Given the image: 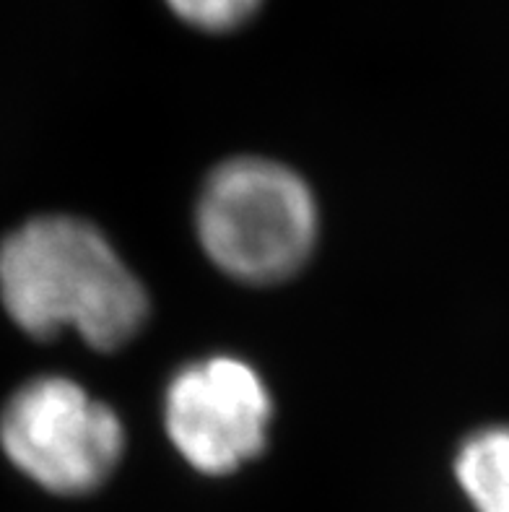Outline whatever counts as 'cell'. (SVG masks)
<instances>
[{
    "mask_svg": "<svg viewBox=\"0 0 509 512\" xmlns=\"http://www.w3.org/2000/svg\"><path fill=\"white\" fill-rule=\"evenodd\" d=\"M455 479L476 512H509V424L465 437L455 455Z\"/></svg>",
    "mask_w": 509,
    "mask_h": 512,
    "instance_id": "5",
    "label": "cell"
},
{
    "mask_svg": "<svg viewBox=\"0 0 509 512\" xmlns=\"http://www.w3.org/2000/svg\"><path fill=\"white\" fill-rule=\"evenodd\" d=\"M0 302L21 331H76L94 349L128 344L146 323L149 297L94 224L39 216L0 245Z\"/></svg>",
    "mask_w": 509,
    "mask_h": 512,
    "instance_id": "1",
    "label": "cell"
},
{
    "mask_svg": "<svg viewBox=\"0 0 509 512\" xmlns=\"http://www.w3.org/2000/svg\"><path fill=\"white\" fill-rule=\"evenodd\" d=\"M167 6L198 29L229 32L258 11L260 0H167Z\"/></svg>",
    "mask_w": 509,
    "mask_h": 512,
    "instance_id": "6",
    "label": "cell"
},
{
    "mask_svg": "<svg viewBox=\"0 0 509 512\" xmlns=\"http://www.w3.org/2000/svg\"><path fill=\"white\" fill-rule=\"evenodd\" d=\"M317 203L284 164L239 156L211 172L195 208L198 240L213 266L245 284H276L315 250Z\"/></svg>",
    "mask_w": 509,
    "mask_h": 512,
    "instance_id": "2",
    "label": "cell"
},
{
    "mask_svg": "<svg viewBox=\"0 0 509 512\" xmlns=\"http://www.w3.org/2000/svg\"><path fill=\"white\" fill-rule=\"evenodd\" d=\"M273 419L271 393L250 364L208 357L187 364L164 393V427L195 471L224 476L258 458Z\"/></svg>",
    "mask_w": 509,
    "mask_h": 512,
    "instance_id": "4",
    "label": "cell"
},
{
    "mask_svg": "<svg viewBox=\"0 0 509 512\" xmlns=\"http://www.w3.org/2000/svg\"><path fill=\"white\" fill-rule=\"evenodd\" d=\"M0 448L34 484L76 497L110 479L123 458L125 429L76 380L42 375L21 385L0 411Z\"/></svg>",
    "mask_w": 509,
    "mask_h": 512,
    "instance_id": "3",
    "label": "cell"
}]
</instances>
